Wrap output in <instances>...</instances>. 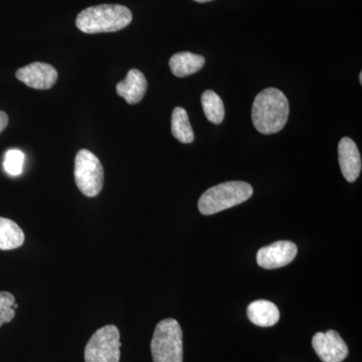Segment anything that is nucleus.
<instances>
[{"label": "nucleus", "mask_w": 362, "mask_h": 362, "mask_svg": "<svg viewBox=\"0 0 362 362\" xmlns=\"http://www.w3.org/2000/svg\"><path fill=\"white\" fill-rule=\"evenodd\" d=\"M298 249L290 240H279L270 246L262 247L257 254V263L268 270L282 268L296 258Z\"/></svg>", "instance_id": "nucleus-8"}, {"label": "nucleus", "mask_w": 362, "mask_h": 362, "mask_svg": "<svg viewBox=\"0 0 362 362\" xmlns=\"http://www.w3.org/2000/svg\"><path fill=\"white\" fill-rule=\"evenodd\" d=\"M202 105L207 120L221 124L225 118V107L221 97L216 92L207 90L202 96Z\"/></svg>", "instance_id": "nucleus-16"}, {"label": "nucleus", "mask_w": 362, "mask_h": 362, "mask_svg": "<svg viewBox=\"0 0 362 362\" xmlns=\"http://www.w3.org/2000/svg\"><path fill=\"white\" fill-rule=\"evenodd\" d=\"M359 82H361V84H362V73H361V75H359Z\"/></svg>", "instance_id": "nucleus-21"}, {"label": "nucleus", "mask_w": 362, "mask_h": 362, "mask_svg": "<svg viewBox=\"0 0 362 362\" xmlns=\"http://www.w3.org/2000/svg\"><path fill=\"white\" fill-rule=\"evenodd\" d=\"M171 133L178 141L188 144L194 142V132L190 125L187 112L182 107H176L171 116Z\"/></svg>", "instance_id": "nucleus-15"}, {"label": "nucleus", "mask_w": 362, "mask_h": 362, "mask_svg": "<svg viewBox=\"0 0 362 362\" xmlns=\"http://www.w3.org/2000/svg\"><path fill=\"white\" fill-rule=\"evenodd\" d=\"M247 317L252 324L261 327H271L278 323L280 311L273 302L268 300H257L249 305Z\"/></svg>", "instance_id": "nucleus-12"}, {"label": "nucleus", "mask_w": 362, "mask_h": 362, "mask_svg": "<svg viewBox=\"0 0 362 362\" xmlns=\"http://www.w3.org/2000/svg\"><path fill=\"white\" fill-rule=\"evenodd\" d=\"M146 78L139 70L132 69L128 71L125 80L121 81L116 86V92L119 96L125 99L128 104L139 103L147 92Z\"/></svg>", "instance_id": "nucleus-11"}, {"label": "nucleus", "mask_w": 362, "mask_h": 362, "mask_svg": "<svg viewBox=\"0 0 362 362\" xmlns=\"http://www.w3.org/2000/svg\"><path fill=\"white\" fill-rule=\"evenodd\" d=\"M14 303H16V298L11 293L0 292V327L4 324L11 322L16 316V309H13Z\"/></svg>", "instance_id": "nucleus-18"}, {"label": "nucleus", "mask_w": 362, "mask_h": 362, "mask_svg": "<svg viewBox=\"0 0 362 362\" xmlns=\"http://www.w3.org/2000/svg\"><path fill=\"white\" fill-rule=\"evenodd\" d=\"M7 125H8V116L6 112L0 111V134L4 132Z\"/></svg>", "instance_id": "nucleus-19"}, {"label": "nucleus", "mask_w": 362, "mask_h": 362, "mask_svg": "<svg viewBox=\"0 0 362 362\" xmlns=\"http://www.w3.org/2000/svg\"><path fill=\"white\" fill-rule=\"evenodd\" d=\"M206 64V59L201 54L182 52L173 54L169 59V66L173 75L178 78H185L202 70Z\"/></svg>", "instance_id": "nucleus-13"}, {"label": "nucleus", "mask_w": 362, "mask_h": 362, "mask_svg": "<svg viewBox=\"0 0 362 362\" xmlns=\"http://www.w3.org/2000/svg\"><path fill=\"white\" fill-rule=\"evenodd\" d=\"M340 170L349 182H354L361 173V156L356 142L349 137L340 140L338 145Z\"/></svg>", "instance_id": "nucleus-10"}, {"label": "nucleus", "mask_w": 362, "mask_h": 362, "mask_svg": "<svg viewBox=\"0 0 362 362\" xmlns=\"http://www.w3.org/2000/svg\"><path fill=\"white\" fill-rule=\"evenodd\" d=\"M130 9L120 4H101L81 11L76 25L85 33H115L129 25L132 21Z\"/></svg>", "instance_id": "nucleus-2"}, {"label": "nucleus", "mask_w": 362, "mask_h": 362, "mask_svg": "<svg viewBox=\"0 0 362 362\" xmlns=\"http://www.w3.org/2000/svg\"><path fill=\"white\" fill-rule=\"evenodd\" d=\"M312 346L322 362H342L349 356L346 343L335 330L316 333Z\"/></svg>", "instance_id": "nucleus-7"}, {"label": "nucleus", "mask_w": 362, "mask_h": 362, "mask_svg": "<svg viewBox=\"0 0 362 362\" xmlns=\"http://www.w3.org/2000/svg\"><path fill=\"white\" fill-rule=\"evenodd\" d=\"M25 154L18 149H11L4 156V169L9 175L18 176L21 175L25 163Z\"/></svg>", "instance_id": "nucleus-17"}, {"label": "nucleus", "mask_w": 362, "mask_h": 362, "mask_svg": "<svg viewBox=\"0 0 362 362\" xmlns=\"http://www.w3.org/2000/svg\"><path fill=\"white\" fill-rule=\"evenodd\" d=\"M120 357V332L115 325L100 328L86 345L85 362H119Z\"/></svg>", "instance_id": "nucleus-6"}, {"label": "nucleus", "mask_w": 362, "mask_h": 362, "mask_svg": "<svg viewBox=\"0 0 362 362\" xmlns=\"http://www.w3.org/2000/svg\"><path fill=\"white\" fill-rule=\"evenodd\" d=\"M16 78L33 89H51L58 80V71L49 64L35 63L18 69Z\"/></svg>", "instance_id": "nucleus-9"}, {"label": "nucleus", "mask_w": 362, "mask_h": 362, "mask_svg": "<svg viewBox=\"0 0 362 362\" xmlns=\"http://www.w3.org/2000/svg\"><path fill=\"white\" fill-rule=\"evenodd\" d=\"M74 175L76 185L86 197H95L101 192L104 185L103 165L89 150L82 149L78 152Z\"/></svg>", "instance_id": "nucleus-5"}, {"label": "nucleus", "mask_w": 362, "mask_h": 362, "mask_svg": "<svg viewBox=\"0 0 362 362\" xmlns=\"http://www.w3.org/2000/svg\"><path fill=\"white\" fill-rule=\"evenodd\" d=\"M182 330L175 319H164L157 324L152 337L153 362H183Z\"/></svg>", "instance_id": "nucleus-4"}, {"label": "nucleus", "mask_w": 362, "mask_h": 362, "mask_svg": "<svg viewBox=\"0 0 362 362\" xmlns=\"http://www.w3.org/2000/svg\"><path fill=\"white\" fill-rule=\"evenodd\" d=\"M252 187L244 181H228L211 187L199 201V211L204 216L218 214L247 202L252 197Z\"/></svg>", "instance_id": "nucleus-3"}, {"label": "nucleus", "mask_w": 362, "mask_h": 362, "mask_svg": "<svg viewBox=\"0 0 362 362\" xmlns=\"http://www.w3.org/2000/svg\"><path fill=\"white\" fill-rule=\"evenodd\" d=\"M25 233L16 221L0 218V250L9 251L18 249L25 243Z\"/></svg>", "instance_id": "nucleus-14"}, {"label": "nucleus", "mask_w": 362, "mask_h": 362, "mask_svg": "<svg viewBox=\"0 0 362 362\" xmlns=\"http://www.w3.org/2000/svg\"><path fill=\"white\" fill-rule=\"evenodd\" d=\"M289 110L284 93L276 88H267L257 95L252 103V124L262 134H275L285 127Z\"/></svg>", "instance_id": "nucleus-1"}, {"label": "nucleus", "mask_w": 362, "mask_h": 362, "mask_svg": "<svg viewBox=\"0 0 362 362\" xmlns=\"http://www.w3.org/2000/svg\"><path fill=\"white\" fill-rule=\"evenodd\" d=\"M194 1L199 2V4H204V2L211 1V0H194Z\"/></svg>", "instance_id": "nucleus-20"}]
</instances>
